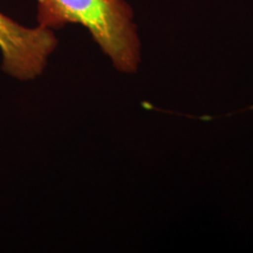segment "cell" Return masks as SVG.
<instances>
[{"instance_id": "obj_1", "label": "cell", "mask_w": 253, "mask_h": 253, "mask_svg": "<svg viewBox=\"0 0 253 253\" xmlns=\"http://www.w3.org/2000/svg\"><path fill=\"white\" fill-rule=\"evenodd\" d=\"M37 23L53 31L80 25L116 71H137L141 41L134 11L126 0H37Z\"/></svg>"}, {"instance_id": "obj_2", "label": "cell", "mask_w": 253, "mask_h": 253, "mask_svg": "<svg viewBox=\"0 0 253 253\" xmlns=\"http://www.w3.org/2000/svg\"><path fill=\"white\" fill-rule=\"evenodd\" d=\"M58 43L53 30L25 26L0 12V67L7 77L21 82L41 77Z\"/></svg>"}, {"instance_id": "obj_3", "label": "cell", "mask_w": 253, "mask_h": 253, "mask_svg": "<svg viewBox=\"0 0 253 253\" xmlns=\"http://www.w3.org/2000/svg\"><path fill=\"white\" fill-rule=\"evenodd\" d=\"M252 108H253V106H252Z\"/></svg>"}]
</instances>
